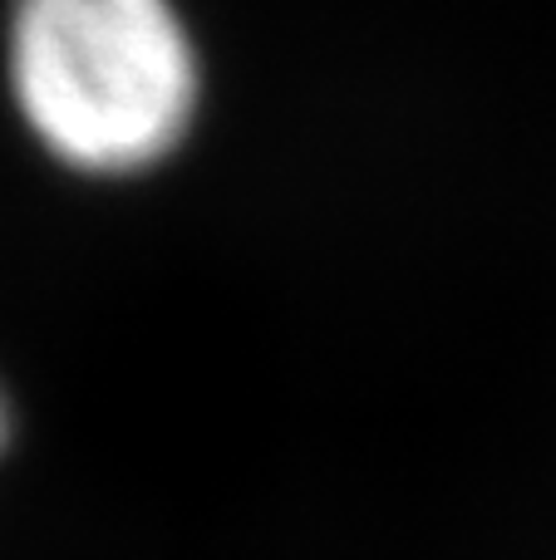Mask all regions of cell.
I'll list each match as a JSON object with an SVG mask.
<instances>
[{
	"label": "cell",
	"mask_w": 556,
	"mask_h": 560,
	"mask_svg": "<svg viewBox=\"0 0 556 560\" xmlns=\"http://www.w3.org/2000/svg\"><path fill=\"white\" fill-rule=\"evenodd\" d=\"M5 447H10V404L0 394V457H5Z\"/></svg>",
	"instance_id": "2"
},
{
	"label": "cell",
	"mask_w": 556,
	"mask_h": 560,
	"mask_svg": "<svg viewBox=\"0 0 556 560\" xmlns=\"http://www.w3.org/2000/svg\"><path fill=\"white\" fill-rule=\"evenodd\" d=\"M5 84L49 163L124 183L187 143L202 59L177 0H10Z\"/></svg>",
	"instance_id": "1"
}]
</instances>
